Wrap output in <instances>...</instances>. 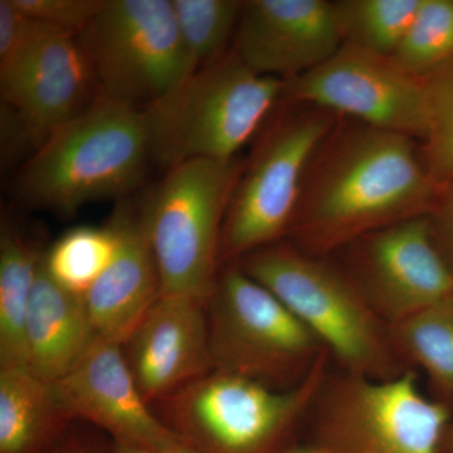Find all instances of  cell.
Returning <instances> with one entry per match:
<instances>
[{
  "instance_id": "6da1fadb",
  "label": "cell",
  "mask_w": 453,
  "mask_h": 453,
  "mask_svg": "<svg viewBox=\"0 0 453 453\" xmlns=\"http://www.w3.org/2000/svg\"><path fill=\"white\" fill-rule=\"evenodd\" d=\"M438 195L416 139L342 119L310 163L290 237L321 257L426 216Z\"/></svg>"
},
{
  "instance_id": "7a4b0ae2",
  "label": "cell",
  "mask_w": 453,
  "mask_h": 453,
  "mask_svg": "<svg viewBox=\"0 0 453 453\" xmlns=\"http://www.w3.org/2000/svg\"><path fill=\"white\" fill-rule=\"evenodd\" d=\"M149 162L144 109L98 96L27 160L18 196L35 210L73 216L88 203L129 195Z\"/></svg>"
},
{
  "instance_id": "3957f363",
  "label": "cell",
  "mask_w": 453,
  "mask_h": 453,
  "mask_svg": "<svg viewBox=\"0 0 453 453\" xmlns=\"http://www.w3.org/2000/svg\"><path fill=\"white\" fill-rule=\"evenodd\" d=\"M234 264L294 312L342 372L390 380L407 371L393 349L388 325L348 273L281 242Z\"/></svg>"
},
{
  "instance_id": "277c9868",
  "label": "cell",
  "mask_w": 453,
  "mask_h": 453,
  "mask_svg": "<svg viewBox=\"0 0 453 453\" xmlns=\"http://www.w3.org/2000/svg\"><path fill=\"white\" fill-rule=\"evenodd\" d=\"M285 81L255 73L234 50L144 109L151 162L231 160L282 103Z\"/></svg>"
},
{
  "instance_id": "5b68a950",
  "label": "cell",
  "mask_w": 453,
  "mask_h": 453,
  "mask_svg": "<svg viewBox=\"0 0 453 453\" xmlns=\"http://www.w3.org/2000/svg\"><path fill=\"white\" fill-rule=\"evenodd\" d=\"M329 360L324 354L291 388L213 369L157 402L154 410L198 453H285L300 422L314 410Z\"/></svg>"
},
{
  "instance_id": "8992f818",
  "label": "cell",
  "mask_w": 453,
  "mask_h": 453,
  "mask_svg": "<svg viewBox=\"0 0 453 453\" xmlns=\"http://www.w3.org/2000/svg\"><path fill=\"white\" fill-rule=\"evenodd\" d=\"M242 160L195 159L166 170L138 211L153 250L163 296L207 303L220 266L226 211Z\"/></svg>"
},
{
  "instance_id": "52a82bcc",
  "label": "cell",
  "mask_w": 453,
  "mask_h": 453,
  "mask_svg": "<svg viewBox=\"0 0 453 453\" xmlns=\"http://www.w3.org/2000/svg\"><path fill=\"white\" fill-rule=\"evenodd\" d=\"M265 131L243 163L220 238V266L290 235L303 180L338 116L296 105Z\"/></svg>"
},
{
  "instance_id": "ba28073f",
  "label": "cell",
  "mask_w": 453,
  "mask_h": 453,
  "mask_svg": "<svg viewBox=\"0 0 453 453\" xmlns=\"http://www.w3.org/2000/svg\"><path fill=\"white\" fill-rule=\"evenodd\" d=\"M327 380L314 405L311 446L326 453H441L452 410L422 392L412 369L390 380L347 372Z\"/></svg>"
},
{
  "instance_id": "9c48e42d",
  "label": "cell",
  "mask_w": 453,
  "mask_h": 453,
  "mask_svg": "<svg viewBox=\"0 0 453 453\" xmlns=\"http://www.w3.org/2000/svg\"><path fill=\"white\" fill-rule=\"evenodd\" d=\"M207 312L216 371L291 388L326 354L294 312L237 264L220 268Z\"/></svg>"
},
{
  "instance_id": "30bf717a",
  "label": "cell",
  "mask_w": 453,
  "mask_h": 453,
  "mask_svg": "<svg viewBox=\"0 0 453 453\" xmlns=\"http://www.w3.org/2000/svg\"><path fill=\"white\" fill-rule=\"evenodd\" d=\"M100 96L146 109L195 70L172 0H107L79 35Z\"/></svg>"
},
{
  "instance_id": "8fae6325",
  "label": "cell",
  "mask_w": 453,
  "mask_h": 453,
  "mask_svg": "<svg viewBox=\"0 0 453 453\" xmlns=\"http://www.w3.org/2000/svg\"><path fill=\"white\" fill-rule=\"evenodd\" d=\"M282 103L316 107L425 142L431 121L428 82L390 58L342 44L320 67L285 81Z\"/></svg>"
},
{
  "instance_id": "7c38bea8",
  "label": "cell",
  "mask_w": 453,
  "mask_h": 453,
  "mask_svg": "<svg viewBox=\"0 0 453 453\" xmlns=\"http://www.w3.org/2000/svg\"><path fill=\"white\" fill-rule=\"evenodd\" d=\"M349 249V276L388 326L453 296V273L432 237L428 214L380 229Z\"/></svg>"
},
{
  "instance_id": "4fadbf2b",
  "label": "cell",
  "mask_w": 453,
  "mask_h": 453,
  "mask_svg": "<svg viewBox=\"0 0 453 453\" xmlns=\"http://www.w3.org/2000/svg\"><path fill=\"white\" fill-rule=\"evenodd\" d=\"M53 384L73 419L103 429L112 442L163 453L184 445L140 392L120 344L97 339L81 362Z\"/></svg>"
},
{
  "instance_id": "5bb4252c",
  "label": "cell",
  "mask_w": 453,
  "mask_h": 453,
  "mask_svg": "<svg viewBox=\"0 0 453 453\" xmlns=\"http://www.w3.org/2000/svg\"><path fill=\"white\" fill-rule=\"evenodd\" d=\"M342 47L335 2L249 0L232 50L255 73L296 79L320 67Z\"/></svg>"
},
{
  "instance_id": "9a60e30c",
  "label": "cell",
  "mask_w": 453,
  "mask_h": 453,
  "mask_svg": "<svg viewBox=\"0 0 453 453\" xmlns=\"http://www.w3.org/2000/svg\"><path fill=\"white\" fill-rule=\"evenodd\" d=\"M0 89L35 151L100 96L88 57L73 35L41 42L0 73Z\"/></svg>"
},
{
  "instance_id": "2e32d148",
  "label": "cell",
  "mask_w": 453,
  "mask_h": 453,
  "mask_svg": "<svg viewBox=\"0 0 453 453\" xmlns=\"http://www.w3.org/2000/svg\"><path fill=\"white\" fill-rule=\"evenodd\" d=\"M121 349L136 386L154 407L213 371L207 303L160 297Z\"/></svg>"
},
{
  "instance_id": "e0dca14e",
  "label": "cell",
  "mask_w": 453,
  "mask_h": 453,
  "mask_svg": "<svg viewBox=\"0 0 453 453\" xmlns=\"http://www.w3.org/2000/svg\"><path fill=\"white\" fill-rule=\"evenodd\" d=\"M109 223L115 252L83 299L97 338L121 345L163 296L162 277L138 211L119 205Z\"/></svg>"
},
{
  "instance_id": "ac0fdd59",
  "label": "cell",
  "mask_w": 453,
  "mask_h": 453,
  "mask_svg": "<svg viewBox=\"0 0 453 453\" xmlns=\"http://www.w3.org/2000/svg\"><path fill=\"white\" fill-rule=\"evenodd\" d=\"M97 339L85 299L52 279L43 256L26 319V369L55 383L81 362Z\"/></svg>"
},
{
  "instance_id": "d6986e66",
  "label": "cell",
  "mask_w": 453,
  "mask_h": 453,
  "mask_svg": "<svg viewBox=\"0 0 453 453\" xmlns=\"http://www.w3.org/2000/svg\"><path fill=\"white\" fill-rule=\"evenodd\" d=\"M73 421L55 384L0 368V453H53Z\"/></svg>"
},
{
  "instance_id": "ffe728a7",
  "label": "cell",
  "mask_w": 453,
  "mask_h": 453,
  "mask_svg": "<svg viewBox=\"0 0 453 453\" xmlns=\"http://www.w3.org/2000/svg\"><path fill=\"white\" fill-rule=\"evenodd\" d=\"M46 250L14 223L0 229V368H26L25 327Z\"/></svg>"
},
{
  "instance_id": "44dd1931",
  "label": "cell",
  "mask_w": 453,
  "mask_h": 453,
  "mask_svg": "<svg viewBox=\"0 0 453 453\" xmlns=\"http://www.w3.org/2000/svg\"><path fill=\"white\" fill-rule=\"evenodd\" d=\"M396 357L419 369L436 399L453 408V296L389 325Z\"/></svg>"
},
{
  "instance_id": "7402d4cb",
  "label": "cell",
  "mask_w": 453,
  "mask_h": 453,
  "mask_svg": "<svg viewBox=\"0 0 453 453\" xmlns=\"http://www.w3.org/2000/svg\"><path fill=\"white\" fill-rule=\"evenodd\" d=\"M423 0L335 2L342 44L390 58L401 46Z\"/></svg>"
},
{
  "instance_id": "603a6c76",
  "label": "cell",
  "mask_w": 453,
  "mask_h": 453,
  "mask_svg": "<svg viewBox=\"0 0 453 453\" xmlns=\"http://www.w3.org/2000/svg\"><path fill=\"white\" fill-rule=\"evenodd\" d=\"M390 59L423 82L453 76V0H423Z\"/></svg>"
},
{
  "instance_id": "cb8c5ba5",
  "label": "cell",
  "mask_w": 453,
  "mask_h": 453,
  "mask_svg": "<svg viewBox=\"0 0 453 453\" xmlns=\"http://www.w3.org/2000/svg\"><path fill=\"white\" fill-rule=\"evenodd\" d=\"M116 249L112 226H77L57 240L44 253V266L52 279L79 296L103 275Z\"/></svg>"
},
{
  "instance_id": "d4e9b609",
  "label": "cell",
  "mask_w": 453,
  "mask_h": 453,
  "mask_svg": "<svg viewBox=\"0 0 453 453\" xmlns=\"http://www.w3.org/2000/svg\"><path fill=\"white\" fill-rule=\"evenodd\" d=\"M175 19L195 73L231 50L243 2L240 0H172Z\"/></svg>"
},
{
  "instance_id": "484cf974",
  "label": "cell",
  "mask_w": 453,
  "mask_h": 453,
  "mask_svg": "<svg viewBox=\"0 0 453 453\" xmlns=\"http://www.w3.org/2000/svg\"><path fill=\"white\" fill-rule=\"evenodd\" d=\"M431 121L423 157L440 189L453 180V76L428 82Z\"/></svg>"
},
{
  "instance_id": "4316f807",
  "label": "cell",
  "mask_w": 453,
  "mask_h": 453,
  "mask_svg": "<svg viewBox=\"0 0 453 453\" xmlns=\"http://www.w3.org/2000/svg\"><path fill=\"white\" fill-rule=\"evenodd\" d=\"M56 35H73L28 16L12 0H0V73L13 67L41 42Z\"/></svg>"
},
{
  "instance_id": "83f0119b",
  "label": "cell",
  "mask_w": 453,
  "mask_h": 453,
  "mask_svg": "<svg viewBox=\"0 0 453 453\" xmlns=\"http://www.w3.org/2000/svg\"><path fill=\"white\" fill-rule=\"evenodd\" d=\"M26 14L79 35L105 7L107 0H12Z\"/></svg>"
},
{
  "instance_id": "f1b7e54d",
  "label": "cell",
  "mask_w": 453,
  "mask_h": 453,
  "mask_svg": "<svg viewBox=\"0 0 453 453\" xmlns=\"http://www.w3.org/2000/svg\"><path fill=\"white\" fill-rule=\"evenodd\" d=\"M440 192L442 196H437L428 213L429 226L438 251L453 273V180Z\"/></svg>"
},
{
  "instance_id": "f546056e",
  "label": "cell",
  "mask_w": 453,
  "mask_h": 453,
  "mask_svg": "<svg viewBox=\"0 0 453 453\" xmlns=\"http://www.w3.org/2000/svg\"><path fill=\"white\" fill-rule=\"evenodd\" d=\"M53 453H111V445L104 447L88 438L65 436Z\"/></svg>"
},
{
  "instance_id": "4dcf8cb0",
  "label": "cell",
  "mask_w": 453,
  "mask_h": 453,
  "mask_svg": "<svg viewBox=\"0 0 453 453\" xmlns=\"http://www.w3.org/2000/svg\"><path fill=\"white\" fill-rule=\"evenodd\" d=\"M111 453H163L146 447L125 445V443L111 442Z\"/></svg>"
},
{
  "instance_id": "1f68e13d",
  "label": "cell",
  "mask_w": 453,
  "mask_h": 453,
  "mask_svg": "<svg viewBox=\"0 0 453 453\" xmlns=\"http://www.w3.org/2000/svg\"><path fill=\"white\" fill-rule=\"evenodd\" d=\"M441 453H453V417L451 422H449V427H447Z\"/></svg>"
},
{
  "instance_id": "d6a6232c",
  "label": "cell",
  "mask_w": 453,
  "mask_h": 453,
  "mask_svg": "<svg viewBox=\"0 0 453 453\" xmlns=\"http://www.w3.org/2000/svg\"><path fill=\"white\" fill-rule=\"evenodd\" d=\"M285 453H326L323 449H316L314 446H310L308 449H288Z\"/></svg>"
},
{
  "instance_id": "836d02e7",
  "label": "cell",
  "mask_w": 453,
  "mask_h": 453,
  "mask_svg": "<svg viewBox=\"0 0 453 453\" xmlns=\"http://www.w3.org/2000/svg\"><path fill=\"white\" fill-rule=\"evenodd\" d=\"M169 453H198V452L195 451V449H190V447H188L186 445V443H184V445L178 447V449H175L174 451H172Z\"/></svg>"
}]
</instances>
